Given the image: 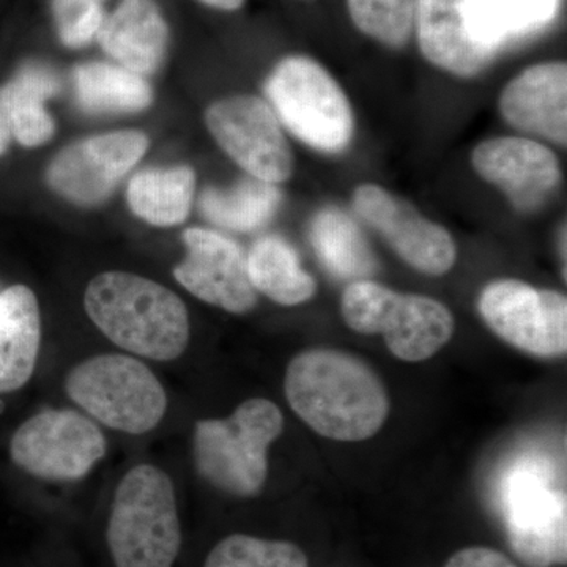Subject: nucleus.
I'll return each mask as SVG.
<instances>
[{
	"label": "nucleus",
	"mask_w": 567,
	"mask_h": 567,
	"mask_svg": "<svg viewBox=\"0 0 567 567\" xmlns=\"http://www.w3.org/2000/svg\"><path fill=\"white\" fill-rule=\"evenodd\" d=\"M115 567H174L182 548L171 477L153 465L130 470L112 502L106 529Z\"/></svg>",
	"instance_id": "4"
},
{
	"label": "nucleus",
	"mask_w": 567,
	"mask_h": 567,
	"mask_svg": "<svg viewBox=\"0 0 567 567\" xmlns=\"http://www.w3.org/2000/svg\"><path fill=\"white\" fill-rule=\"evenodd\" d=\"M499 111L514 128L566 147V63H537L522 71L499 96Z\"/></svg>",
	"instance_id": "16"
},
{
	"label": "nucleus",
	"mask_w": 567,
	"mask_h": 567,
	"mask_svg": "<svg viewBox=\"0 0 567 567\" xmlns=\"http://www.w3.org/2000/svg\"><path fill=\"white\" fill-rule=\"evenodd\" d=\"M74 99L92 114H121L145 110L152 89L141 74L110 63H84L73 71Z\"/></svg>",
	"instance_id": "23"
},
{
	"label": "nucleus",
	"mask_w": 567,
	"mask_h": 567,
	"mask_svg": "<svg viewBox=\"0 0 567 567\" xmlns=\"http://www.w3.org/2000/svg\"><path fill=\"white\" fill-rule=\"evenodd\" d=\"M472 164L481 178L502 189L520 212L540 207L561 181L557 155L527 137L481 142L473 151Z\"/></svg>",
	"instance_id": "15"
},
{
	"label": "nucleus",
	"mask_w": 567,
	"mask_h": 567,
	"mask_svg": "<svg viewBox=\"0 0 567 567\" xmlns=\"http://www.w3.org/2000/svg\"><path fill=\"white\" fill-rule=\"evenodd\" d=\"M40 338L35 293L21 284L0 292V394L20 390L31 380Z\"/></svg>",
	"instance_id": "19"
},
{
	"label": "nucleus",
	"mask_w": 567,
	"mask_h": 567,
	"mask_svg": "<svg viewBox=\"0 0 567 567\" xmlns=\"http://www.w3.org/2000/svg\"><path fill=\"white\" fill-rule=\"evenodd\" d=\"M506 40L535 33L557 17L561 0H496Z\"/></svg>",
	"instance_id": "29"
},
{
	"label": "nucleus",
	"mask_w": 567,
	"mask_h": 567,
	"mask_svg": "<svg viewBox=\"0 0 567 567\" xmlns=\"http://www.w3.org/2000/svg\"><path fill=\"white\" fill-rule=\"evenodd\" d=\"M84 303L92 322L126 352L171 361L188 347V311L162 284L110 271L92 279Z\"/></svg>",
	"instance_id": "2"
},
{
	"label": "nucleus",
	"mask_w": 567,
	"mask_h": 567,
	"mask_svg": "<svg viewBox=\"0 0 567 567\" xmlns=\"http://www.w3.org/2000/svg\"><path fill=\"white\" fill-rule=\"evenodd\" d=\"M106 454L99 425L73 410H47L14 432L10 456L14 465L44 481L82 480Z\"/></svg>",
	"instance_id": "9"
},
{
	"label": "nucleus",
	"mask_w": 567,
	"mask_h": 567,
	"mask_svg": "<svg viewBox=\"0 0 567 567\" xmlns=\"http://www.w3.org/2000/svg\"><path fill=\"white\" fill-rule=\"evenodd\" d=\"M200 2L213 7V9L234 11L240 9L245 0H200Z\"/></svg>",
	"instance_id": "31"
},
{
	"label": "nucleus",
	"mask_w": 567,
	"mask_h": 567,
	"mask_svg": "<svg viewBox=\"0 0 567 567\" xmlns=\"http://www.w3.org/2000/svg\"><path fill=\"white\" fill-rule=\"evenodd\" d=\"M104 0H52V14L62 43L81 48L99 35Z\"/></svg>",
	"instance_id": "28"
},
{
	"label": "nucleus",
	"mask_w": 567,
	"mask_h": 567,
	"mask_svg": "<svg viewBox=\"0 0 567 567\" xmlns=\"http://www.w3.org/2000/svg\"><path fill=\"white\" fill-rule=\"evenodd\" d=\"M205 121L223 151L251 177L275 185L289 181L293 155L270 104L252 95L230 96L213 103Z\"/></svg>",
	"instance_id": "11"
},
{
	"label": "nucleus",
	"mask_w": 567,
	"mask_h": 567,
	"mask_svg": "<svg viewBox=\"0 0 567 567\" xmlns=\"http://www.w3.org/2000/svg\"><path fill=\"white\" fill-rule=\"evenodd\" d=\"M147 147V136L141 132H115L76 142L55 156L48 169V182L71 203H102Z\"/></svg>",
	"instance_id": "13"
},
{
	"label": "nucleus",
	"mask_w": 567,
	"mask_h": 567,
	"mask_svg": "<svg viewBox=\"0 0 567 567\" xmlns=\"http://www.w3.org/2000/svg\"><path fill=\"white\" fill-rule=\"evenodd\" d=\"M196 175L192 167L145 169L128 185V205L134 215L153 226H177L192 210Z\"/></svg>",
	"instance_id": "24"
},
{
	"label": "nucleus",
	"mask_w": 567,
	"mask_h": 567,
	"mask_svg": "<svg viewBox=\"0 0 567 567\" xmlns=\"http://www.w3.org/2000/svg\"><path fill=\"white\" fill-rule=\"evenodd\" d=\"M282 194L275 183L245 178L233 188H208L203 193L199 208L205 218L223 229L252 233L274 218Z\"/></svg>",
	"instance_id": "25"
},
{
	"label": "nucleus",
	"mask_w": 567,
	"mask_h": 567,
	"mask_svg": "<svg viewBox=\"0 0 567 567\" xmlns=\"http://www.w3.org/2000/svg\"><path fill=\"white\" fill-rule=\"evenodd\" d=\"M353 207L405 264L421 274L442 276L456 264L457 246L450 233L382 186L374 183L358 186Z\"/></svg>",
	"instance_id": "12"
},
{
	"label": "nucleus",
	"mask_w": 567,
	"mask_h": 567,
	"mask_svg": "<svg viewBox=\"0 0 567 567\" xmlns=\"http://www.w3.org/2000/svg\"><path fill=\"white\" fill-rule=\"evenodd\" d=\"M287 401L317 434L339 442L371 439L386 421L388 395L375 372L353 354L315 349L286 372Z\"/></svg>",
	"instance_id": "1"
},
{
	"label": "nucleus",
	"mask_w": 567,
	"mask_h": 567,
	"mask_svg": "<svg viewBox=\"0 0 567 567\" xmlns=\"http://www.w3.org/2000/svg\"><path fill=\"white\" fill-rule=\"evenodd\" d=\"M96 39L112 59L142 76L162 65L169 31L153 0H122L114 13L104 18Z\"/></svg>",
	"instance_id": "18"
},
{
	"label": "nucleus",
	"mask_w": 567,
	"mask_h": 567,
	"mask_svg": "<svg viewBox=\"0 0 567 567\" xmlns=\"http://www.w3.org/2000/svg\"><path fill=\"white\" fill-rule=\"evenodd\" d=\"M10 141L11 133L9 123H7L6 117H3V112L0 110V155L9 151Z\"/></svg>",
	"instance_id": "32"
},
{
	"label": "nucleus",
	"mask_w": 567,
	"mask_h": 567,
	"mask_svg": "<svg viewBox=\"0 0 567 567\" xmlns=\"http://www.w3.org/2000/svg\"><path fill=\"white\" fill-rule=\"evenodd\" d=\"M470 0H417L416 25L421 52L429 62L456 76L481 73L495 55L473 39Z\"/></svg>",
	"instance_id": "17"
},
{
	"label": "nucleus",
	"mask_w": 567,
	"mask_h": 567,
	"mask_svg": "<svg viewBox=\"0 0 567 567\" xmlns=\"http://www.w3.org/2000/svg\"><path fill=\"white\" fill-rule=\"evenodd\" d=\"M204 567H309L300 547L287 540L230 535L219 540Z\"/></svg>",
	"instance_id": "26"
},
{
	"label": "nucleus",
	"mask_w": 567,
	"mask_h": 567,
	"mask_svg": "<svg viewBox=\"0 0 567 567\" xmlns=\"http://www.w3.org/2000/svg\"><path fill=\"white\" fill-rule=\"evenodd\" d=\"M353 24L390 48H404L416 25L417 0H347Z\"/></svg>",
	"instance_id": "27"
},
{
	"label": "nucleus",
	"mask_w": 567,
	"mask_h": 567,
	"mask_svg": "<svg viewBox=\"0 0 567 567\" xmlns=\"http://www.w3.org/2000/svg\"><path fill=\"white\" fill-rule=\"evenodd\" d=\"M445 567H517L505 555L487 547H468L457 551Z\"/></svg>",
	"instance_id": "30"
},
{
	"label": "nucleus",
	"mask_w": 567,
	"mask_h": 567,
	"mask_svg": "<svg viewBox=\"0 0 567 567\" xmlns=\"http://www.w3.org/2000/svg\"><path fill=\"white\" fill-rule=\"evenodd\" d=\"M279 122L317 152L341 153L352 142L353 112L341 85L315 59L290 55L265 84Z\"/></svg>",
	"instance_id": "6"
},
{
	"label": "nucleus",
	"mask_w": 567,
	"mask_h": 567,
	"mask_svg": "<svg viewBox=\"0 0 567 567\" xmlns=\"http://www.w3.org/2000/svg\"><path fill=\"white\" fill-rule=\"evenodd\" d=\"M480 312L495 334L524 352L544 358L566 353L565 295L517 279H499L484 287Z\"/></svg>",
	"instance_id": "10"
},
{
	"label": "nucleus",
	"mask_w": 567,
	"mask_h": 567,
	"mask_svg": "<svg viewBox=\"0 0 567 567\" xmlns=\"http://www.w3.org/2000/svg\"><path fill=\"white\" fill-rule=\"evenodd\" d=\"M342 316L357 333L385 336L388 349L412 363L434 357L454 331L445 305L424 295L394 292L371 279L347 287Z\"/></svg>",
	"instance_id": "7"
},
{
	"label": "nucleus",
	"mask_w": 567,
	"mask_h": 567,
	"mask_svg": "<svg viewBox=\"0 0 567 567\" xmlns=\"http://www.w3.org/2000/svg\"><path fill=\"white\" fill-rule=\"evenodd\" d=\"M498 499L514 551L533 567L566 563L565 473L544 453H525L507 466Z\"/></svg>",
	"instance_id": "3"
},
{
	"label": "nucleus",
	"mask_w": 567,
	"mask_h": 567,
	"mask_svg": "<svg viewBox=\"0 0 567 567\" xmlns=\"http://www.w3.org/2000/svg\"><path fill=\"white\" fill-rule=\"evenodd\" d=\"M309 240L334 278L354 282L375 274V256L363 230L341 208L327 207L317 213L309 227Z\"/></svg>",
	"instance_id": "21"
},
{
	"label": "nucleus",
	"mask_w": 567,
	"mask_h": 567,
	"mask_svg": "<svg viewBox=\"0 0 567 567\" xmlns=\"http://www.w3.org/2000/svg\"><path fill=\"white\" fill-rule=\"evenodd\" d=\"M61 92L58 74L44 65H24L2 89L0 110L11 137L24 147H39L51 140L55 125L44 103Z\"/></svg>",
	"instance_id": "20"
},
{
	"label": "nucleus",
	"mask_w": 567,
	"mask_h": 567,
	"mask_svg": "<svg viewBox=\"0 0 567 567\" xmlns=\"http://www.w3.org/2000/svg\"><path fill=\"white\" fill-rule=\"evenodd\" d=\"M65 390L89 415L126 434L152 431L167 409L166 391L156 375L126 354H99L74 365Z\"/></svg>",
	"instance_id": "8"
},
{
	"label": "nucleus",
	"mask_w": 567,
	"mask_h": 567,
	"mask_svg": "<svg viewBox=\"0 0 567 567\" xmlns=\"http://www.w3.org/2000/svg\"><path fill=\"white\" fill-rule=\"evenodd\" d=\"M246 268L254 289L275 303L297 306L315 297V278L303 270L292 246L278 235L259 238L252 245Z\"/></svg>",
	"instance_id": "22"
},
{
	"label": "nucleus",
	"mask_w": 567,
	"mask_h": 567,
	"mask_svg": "<svg viewBox=\"0 0 567 567\" xmlns=\"http://www.w3.org/2000/svg\"><path fill=\"white\" fill-rule=\"evenodd\" d=\"M281 410L267 399H249L226 420L197 421L194 462L219 491L256 496L268 475V447L281 435Z\"/></svg>",
	"instance_id": "5"
},
{
	"label": "nucleus",
	"mask_w": 567,
	"mask_h": 567,
	"mask_svg": "<svg viewBox=\"0 0 567 567\" xmlns=\"http://www.w3.org/2000/svg\"><path fill=\"white\" fill-rule=\"evenodd\" d=\"M186 259L174 270L175 279L194 297L224 311L244 315L257 303L240 246L208 229L183 234Z\"/></svg>",
	"instance_id": "14"
}]
</instances>
